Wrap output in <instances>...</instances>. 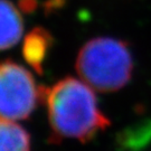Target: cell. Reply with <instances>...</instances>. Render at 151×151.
Here are the masks:
<instances>
[{"instance_id":"1","label":"cell","mask_w":151,"mask_h":151,"mask_svg":"<svg viewBox=\"0 0 151 151\" xmlns=\"http://www.w3.org/2000/svg\"><path fill=\"white\" fill-rule=\"evenodd\" d=\"M40 88L53 140L87 142L110 125L109 118L97 105L93 88L84 81L67 76L49 88Z\"/></svg>"},{"instance_id":"2","label":"cell","mask_w":151,"mask_h":151,"mask_svg":"<svg viewBox=\"0 0 151 151\" xmlns=\"http://www.w3.org/2000/svg\"><path fill=\"white\" fill-rule=\"evenodd\" d=\"M75 68L82 81L97 92L110 93L131 80L133 60L129 45L111 37H96L80 49Z\"/></svg>"},{"instance_id":"3","label":"cell","mask_w":151,"mask_h":151,"mask_svg":"<svg viewBox=\"0 0 151 151\" xmlns=\"http://www.w3.org/2000/svg\"><path fill=\"white\" fill-rule=\"evenodd\" d=\"M39 100H42V90L37 87L32 73L14 60H4L0 65L1 119H28Z\"/></svg>"},{"instance_id":"4","label":"cell","mask_w":151,"mask_h":151,"mask_svg":"<svg viewBox=\"0 0 151 151\" xmlns=\"http://www.w3.org/2000/svg\"><path fill=\"white\" fill-rule=\"evenodd\" d=\"M54 45V37L44 27H34L24 38L22 56L32 70L42 75L44 64L52 46Z\"/></svg>"},{"instance_id":"5","label":"cell","mask_w":151,"mask_h":151,"mask_svg":"<svg viewBox=\"0 0 151 151\" xmlns=\"http://www.w3.org/2000/svg\"><path fill=\"white\" fill-rule=\"evenodd\" d=\"M1 40L0 47L2 50L12 48L20 40L24 30L20 11L10 0H1Z\"/></svg>"},{"instance_id":"6","label":"cell","mask_w":151,"mask_h":151,"mask_svg":"<svg viewBox=\"0 0 151 151\" xmlns=\"http://www.w3.org/2000/svg\"><path fill=\"white\" fill-rule=\"evenodd\" d=\"M0 151H30V135L16 121L1 119Z\"/></svg>"},{"instance_id":"7","label":"cell","mask_w":151,"mask_h":151,"mask_svg":"<svg viewBox=\"0 0 151 151\" xmlns=\"http://www.w3.org/2000/svg\"><path fill=\"white\" fill-rule=\"evenodd\" d=\"M151 140V122L141 124L135 129L124 130L123 134L119 135L118 145L122 150L139 151Z\"/></svg>"},{"instance_id":"8","label":"cell","mask_w":151,"mask_h":151,"mask_svg":"<svg viewBox=\"0 0 151 151\" xmlns=\"http://www.w3.org/2000/svg\"><path fill=\"white\" fill-rule=\"evenodd\" d=\"M37 7V0H19V8L25 12H32Z\"/></svg>"},{"instance_id":"9","label":"cell","mask_w":151,"mask_h":151,"mask_svg":"<svg viewBox=\"0 0 151 151\" xmlns=\"http://www.w3.org/2000/svg\"><path fill=\"white\" fill-rule=\"evenodd\" d=\"M64 4V0H47L46 2V10H53L58 7H62Z\"/></svg>"}]
</instances>
